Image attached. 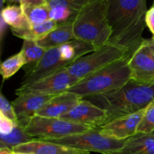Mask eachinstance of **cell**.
I'll list each match as a JSON object with an SVG mask.
<instances>
[{
    "instance_id": "cell-1",
    "label": "cell",
    "mask_w": 154,
    "mask_h": 154,
    "mask_svg": "<svg viewBox=\"0 0 154 154\" xmlns=\"http://www.w3.org/2000/svg\"><path fill=\"white\" fill-rule=\"evenodd\" d=\"M112 34L108 44L126 50L129 56L144 41L147 0H107Z\"/></svg>"
},
{
    "instance_id": "cell-2",
    "label": "cell",
    "mask_w": 154,
    "mask_h": 154,
    "mask_svg": "<svg viewBox=\"0 0 154 154\" xmlns=\"http://www.w3.org/2000/svg\"><path fill=\"white\" fill-rule=\"evenodd\" d=\"M107 111L108 122L144 110L154 101V83L130 79L118 90L85 98Z\"/></svg>"
},
{
    "instance_id": "cell-3",
    "label": "cell",
    "mask_w": 154,
    "mask_h": 154,
    "mask_svg": "<svg viewBox=\"0 0 154 154\" xmlns=\"http://www.w3.org/2000/svg\"><path fill=\"white\" fill-rule=\"evenodd\" d=\"M73 29L77 39L96 48L107 45L112 34L107 0H96L84 5L74 21Z\"/></svg>"
},
{
    "instance_id": "cell-4",
    "label": "cell",
    "mask_w": 154,
    "mask_h": 154,
    "mask_svg": "<svg viewBox=\"0 0 154 154\" xmlns=\"http://www.w3.org/2000/svg\"><path fill=\"white\" fill-rule=\"evenodd\" d=\"M96 49L98 48L78 39L48 49L38 64L31 70L25 72L21 85H29L60 72L81 57Z\"/></svg>"
},
{
    "instance_id": "cell-5",
    "label": "cell",
    "mask_w": 154,
    "mask_h": 154,
    "mask_svg": "<svg viewBox=\"0 0 154 154\" xmlns=\"http://www.w3.org/2000/svg\"><path fill=\"white\" fill-rule=\"evenodd\" d=\"M129 58L127 56L86 77L69 91L85 99L118 90L131 79Z\"/></svg>"
},
{
    "instance_id": "cell-6",
    "label": "cell",
    "mask_w": 154,
    "mask_h": 154,
    "mask_svg": "<svg viewBox=\"0 0 154 154\" xmlns=\"http://www.w3.org/2000/svg\"><path fill=\"white\" fill-rule=\"evenodd\" d=\"M127 56L129 55L126 50L114 45L107 44L96 51L81 57L70 66L65 68V69L72 76L82 80Z\"/></svg>"
},
{
    "instance_id": "cell-7",
    "label": "cell",
    "mask_w": 154,
    "mask_h": 154,
    "mask_svg": "<svg viewBox=\"0 0 154 154\" xmlns=\"http://www.w3.org/2000/svg\"><path fill=\"white\" fill-rule=\"evenodd\" d=\"M93 129L90 126L62 118L44 117L35 115L25 128L29 135L35 139H57Z\"/></svg>"
},
{
    "instance_id": "cell-8",
    "label": "cell",
    "mask_w": 154,
    "mask_h": 154,
    "mask_svg": "<svg viewBox=\"0 0 154 154\" xmlns=\"http://www.w3.org/2000/svg\"><path fill=\"white\" fill-rule=\"evenodd\" d=\"M45 141L79 149L90 153L95 152L105 154L120 149L123 147L126 140L118 141L106 138L100 133L99 128H98L90 129L83 133L75 134L57 139H46Z\"/></svg>"
},
{
    "instance_id": "cell-9",
    "label": "cell",
    "mask_w": 154,
    "mask_h": 154,
    "mask_svg": "<svg viewBox=\"0 0 154 154\" xmlns=\"http://www.w3.org/2000/svg\"><path fill=\"white\" fill-rule=\"evenodd\" d=\"M81 80L72 76L65 69L38 80L29 85H20L16 90L17 96L36 93V94L57 96L69 91Z\"/></svg>"
},
{
    "instance_id": "cell-10",
    "label": "cell",
    "mask_w": 154,
    "mask_h": 154,
    "mask_svg": "<svg viewBox=\"0 0 154 154\" xmlns=\"http://www.w3.org/2000/svg\"><path fill=\"white\" fill-rule=\"evenodd\" d=\"M131 79L143 84L154 83V37L144 39L129 60Z\"/></svg>"
},
{
    "instance_id": "cell-11",
    "label": "cell",
    "mask_w": 154,
    "mask_h": 154,
    "mask_svg": "<svg viewBox=\"0 0 154 154\" xmlns=\"http://www.w3.org/2000/svg\"><path fill=\"white\" fill-rule=\"evenodd\" d=\"M61 118L93 129L100 128L108 122L107 111L86 99H81Z\"/></svg>"
},
{
    "instance_id": "cell-12",
    "label": "cell",
    "mask_w": 154,
    "mask_h": 154,
    "mask_svg": "<svg viewBox=\"0 0 154 154\" xmlns=\"http://www.w3.org/2000/svg\"><path fill=\"white\" fill-rule=\"evenodd\" d=\"M144 110L108 122L99 128L100 133L111 139L118 141L128 139L137 133Z\"/></svg>"
},
{
    "instance_id": "cell-13",
    "label": "cell",
    "mask_w": 154,
    "mask_h": 154,
    "mask_svg": "<svg viewBox=\"0 0 154 154\" xmlns=\"http://www.w3.org/2000/svg\"><path fill=\"white\" fill-rule=\"evenodd\" d=\"M54 96L36 93L17 96L11 104L14 108L18 124L25 129L31 119Z\"/></svg>"
},
{
    "instance_id": "cell-14",
    "label": "cell",
    "mask_w": 154,
    "mask_h": 154,
    "mask_svg": "<svg viewBox=\"0 0 154 154\" xmlns=\"http://www.w3.org/2000/svg\"><path fill=\"white\" fill-rule=\"evenodd\" d=\"M81 99L83 98L78 95L66 91L52 97L42 109L38 111L36 115L44 117L61 118L79 103Z\"/></svg>"
},
{
    "instance_id": "cell-15",
    "label": "cell",
    "mask_w": 154,
    "mask_h": 154,
    "mask_svg": "<svg viewBox=\"0 0 154 154\" xmlns=\"http://www.w3.org/2000/svg\"><path fill=\"white\" fill-rule=\"evenodd\" d=\"M14 152L28 154H90V152L67 147L45 140L35 139L26 144L17 146Z\"/></svg>"
},
{
    "instance_id": "cell-16",
    "label": "cell",
    "mask_w": 154,
    "mask_h": 154,
    "mask_svg": "<svg viewBox=\"0 0 154 154\" xmlns=\"http://www.w3.org/2000/svg\"><path fill=\"white\" fill-rule=\"evenodd\" d=\"M49 5V18L58 25L73 23L81 6L75 0H47Z\"/></svg>"
},
{
    "instance_id": "cell-17",
    "label": "cell",
    "mask_w": 154,
    "mask_h": 154,
    "mask_svg": "<svg viewBox=\"0 0 154 154\" xmlns=\"http://www.w3.org/2000/svg\"><path fill=\"white\" fill-rule=\"evenodd\" d=\"M105 154H154V132H138L126 139L120 149Z\"/></svg>"
},
{
    "instance_id": "cell-18",
    "label": "cell",
    "mask_w": 154,
    "mask_h": 154,
    "mask_svg": "<svg viewBox=\"0 0 154 154\" xmlns=\"http://www.w3.org/2000/svg\"><path fill=\"white\" fill-rule=\"evenodd\" d=\"M77 38L74 33L73 23H67L58 25L55 29L36 42L41 47L48 50L59 47Z\"/></svg>"
},
{
    "instance_id": "cell-19",
    "label": "cell",
    "mask_w": 154,
    "mask_h": 154,
    "mask_svg": "<svg viewBox=\"0 0 154 154\" xmlns=\"http://www.w3.org/2000/svg\"><path fill=\"white\" fill-rule=\"evenodd\" d=\"M20 5L31 25L50 20V8L47 0H22Z\"/></svg>"
},
{
    "instance_id": "cell-20",
    "label": "cell",
    "mask_w": 154,
    "mask_h": 154,
    "mask_svg": "<svg viewBox=\"0 0 154 154\" xmlns=\"http://www.w3.org/2000/svg\"><path fill=\"white\" fill-rule=\"evenodd\" d=\"M57 26L58 24L55 21L48 20L41 23L30 25L27 28L22 29H11L12 33L20 38L38 42L45 37L51 31L55 29Z\"/></svg>"
},
{
    "instance_id": "cell-21",
    "label": "cell",
    "mask_w": 154,
    "mask_h": 154,
    "mask_svg": "<svg viewBox=\"0 0 154 154\" xmlns=\"http://www.w3.org/2000/svg\"><path fill=\"white\" fill-rule=\"evenodd\" d=\"M1 17L13 29H22L31 25L20 5H10L4 7L2 9Z\"/></svg>"
},
{
    "instance_id": "cell-22",
    "label": "cell",
    "mask_w": 154,
    "mask_h": 154,
    "mask_svg": "<svg viewBox=\"0 0 154 154\" xmlns=\"http://www.w3.org/2000/svg\"><path fill=\"white\" fill-rule=\"evenodd\" d=\"M20 51L23 54L26 60V66L23 67L26 72L31 70L38 64L41 59L43 57L47 49L41 47L34 41L24 40Z\"/></svg>"
},
{
    "instance_id": "cell-23",
    "label": "cell",
    "mask_w": 154,
    "mask_h": 154,
    "mask_svg": "<svg viewBox=\"0 0 154 154\" xmlns=\"http://www.w3.org/2000/svg\"><path fill=\"white\" fill-rule=\"evenodd\" d=\"M35 138L29 135L25 129L16 123L14 129L8 135H0V148L6 147L13 150L15 147L33 141Z\"/></svg>"
},
{
    "instance_id": "cell-24",
    "label": "cell",
    "mask_w": 154,
    "mask_h": 154,
    "mask_svg": "<svg viewBox=\"0 0 154 154\" xmlns=\"http://www.w3.org/2000/svg\"><path fill=\"white\" fill-rule=\"evenodd\" d=\"M26 66V60L23 54L20 51L17 54L9 57L2 62L0 66V73L3 81L8 79L17 73L22 67Z\"/></svg>"
},
{
    "instance_id": "cell-25",
    "label": "cell",
    "mask_w": 154,
    "mask_h": 154,
    "mask_svg": "<svg viewBox=\"0 0 154 154\" xmlns=\"http://www.w3.org/2000/svg\"><path fill=\"white\" fill-rule=\"evenodd\" d=\"M150 134L154 132V101L144 110L142 119L137 129V133Z\"/></svg>"
},
{
    "instance_id": "cell-26",
    "label": "cell",
    "mask_w": 154,
    "mask_h": 154,
    "mask_svg": "<svg viewBox=\"0 0 154 154\" xmlns=\"http://www.w3.org/2000/svg\"><path fill=\"white\" fill-rule=\"evenodd\" d=\"M0 113L10 118L15 123H17V118L13 105L8 101L3 94H1L0 96Z\"/></svg>"
},
{
    "instance_id": "cell-27",
    "label": "cell",
    "mask_w": 154,
    "mask_h": 154,
    "mask_svg": "<svg viewBox=\"0 0 154 154\" xmlns=\"http://www.w3.org/2000/svg\"><path fill=\"white\" fill-rule=\"evenodd\" d=\"M14 121L5 117L4 114L0 113V134L1 135H8L14 129L16 125Z\"/></svg>"
},
{
    "instance_id": "cell-28",
    "label": "cell",
    "mask_w": 154,
    "mask_h": 154,
    "mask_svg": "<svg viewBox=\"0 0 154 154\" xmlns=\"http://www.w3.org/2000/svg\"><path fill=\"white\" fill-rule=\"evenodd\" d=\"M145 23L154 37V6H151L146 14Z\"/></svg>"
},
{
    "instance_id": "cell-29",
    "label": "cell",
    "mask_w": 154,
    "mask_h": 154,
    "mask_svg": "<svg viewBox=\"0 0 154 154\" xmlns=\"http://www.w3.org/2000/svg\"><path fill=\"white\" fill-rule=\"evenodd\" d=\"M0 154H14V151L6 147H2L0 148Z\"/></svg>"
},
{
    "instance_id": "cell-30",
    "label": "cell",
    "mask_w": 154,
    "mask_h": 154,
    "mask_svg": "<svg viewBox=\"0 0 154 154\" xmlns=\"http://www.w3.org/2000/svg\"><path fill=\"white\" fill-rule=\"evenodd\" d=\"M93 1H96V0H75V2H76L79 5H81V7H83L84 5L87 4V3L89 2H91Z\"/></svg>"
},
{
    "instance_id": "cell-31",
    "label": "cell",
    "mask_w": 154,
    "mask_h": 154,
    "mask_svg": "<svg viewBox=\"0 0 154 154\" xmlns=\"http://www.w3.org/2000/svg\"><path fill=\"white\" fill-rule=\"evenodd\" d=\"M21 1L22 0H4V3L7 4L8 5H15L17 3L20 4Z\"/></svg>"
},
{
    "instance_id": "cell-32",
    "label": "cell",
    "mask_w": 154,
    "mask_h": 154,
    "mask_svg": "<svg viewBox=\"0 0 154 154\" xmlns=\"http://www.w3.org/2000/svg\"><path fill=\"white\" fill-rule=\"evenodd\" d=\"M3 5H4V0H1V8H3Z\"/></svg>"
},
{
    "instance_id": "cell-33",
    "label": "cell",
    "mask_w": 154,
    "mask_h": 154,
    "mask_svg": "<svg viewBox=\"0 0 154 154\" xmlns=\"http://www.w3.org/2000/svg\"><path fill=\"white\" fill-rule=\"evenodd\" d=\"M14 154H28V153H19V152H14Z\"/></svg>"
},
{
    "instance_id": "cell-34",
    "label": "cell",
    "mask_w": 154,
    "mask_h": 154,
    "mask_svg": "<svg viewBox=\"0 0 154 154\" xmlns=\"http://www.w3.org/2000/svg\"><path fill=\"white\" fill-rule=\"evenodd\" d=\"M152 6H154V0H153V5H152Z\"/></svg>"
}]
</instances>
